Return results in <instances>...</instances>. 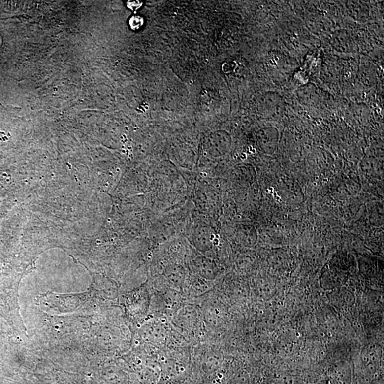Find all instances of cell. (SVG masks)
<instances>
[{
  "instance_id": "cell-1",
  "label": "cell",
  "mask_w": 384,
  "mask_h": 384,
  "mask_svg": "<svg viewBox=\"0 0 384 384\" xmlns=\"http://www.w3.org/2000/svg\"><path fill=\"white\" fill-rule=\"evenodd\" d=\"M280 133L276 128L267 127L262 128L257 132V141L262 152L266 155H272L278 148Z\"/></svg>"
},
{
  "instance_id": "cell-2",
  "label": "cell",
  "mask_w": 384,
  "mask_h": 384,
  "mask_svg": "<svg viewBox=\"0 0 384 384\" xmlns=\"http://www.w3.org/2000/svg\"><path fill=\"white\" fill-rule=\"evenodd\" d=\"M331 47L340 53H349L354 48V41L350 32L347 29L336 30L330 38Z\"/></svg>"
},
{
  "instance_id": "cell-3",
  "label": "cell",
  "mask_w": 384,
  "mask_h": 384,
  "mask_svg": "<svg viewBox=\"0 0 384 384\" xmlns=\"http://www.w3.org/2000/svg\"><path fill=\"white\" fill-rule=\"evenodd\" d=\"M193 270L203 279L211 280L217 275L216 265L211 259L204 256H196L192 260Z\"/></svg>"
},
{
  "instance_id": "cell-4",
  "label": "cell",
  "mask_w": 384,
  "mask_h": 384,
  "mask_svg": "<svg viewBox=\"0 0 384 384\" xmlns=\"http://www.w3.org/2000/svg\"><path fill=\"white\" fill-rule=\"evenodd\" d=\"M347 9L349 15L355 21L364 22L369 19L370 9L365 2L358 1H348Z\"/></svg>"
},
{
  "instance_id": "cell-5",
  "label": "cell",
  "mask_w": 384,
  "mask_h": 384,
  "mask_svg": "<svg viewBox=\"0 0 384 384\" xmlns=\"http://www.w3.org/2000/svg\"><path fill=\"white\" fill-rule=\"evenodd\" d=\"M165 275L167 281L177 288H181L185 283V269L180 265H170L165 270Z\"/></svg>"
},
{
  "instance_id": "cell-6",
  "label": "cell",
  "mask_w": 384,
  "mask_h": 384,
  "mask_svg": "<svg viewBox=\"0 0 384 384\" xmlns=\"http://www.w3.org/2000/svg\"><path fill=\"white\" fill-rule=\"evenodd\" d=\"M318 96V91L314 86L303 87L298 93L299 98L301 100L302 103H312L316 101Z\"/></svg>"
},
{
  "instance_id": "cell-7",
  "label": "cell",
  "mask_w": 384,
  "mask_h": 384,
  "mask_svg": "<svg viewBox=\"0 0 384 384\" xmlns=\"http://www.w3.org/2000/svg\"><path fill=\"white\" fill-rule=\"evenodd\" d=\"M308 27L310 28V30L313 31V32L318 33V34H321L325 32L326 29V24L325 19L323 18L315 17L313 19L308 20V22L307 23Z\"/></svg>"
},
{
  "instance_id": "cell-8",
  "label": "cell",
  "mask_w": 384,
  "mask_h": 384,
  "mask_svg": "<svg viewBox=\"0 0 384 384\" xmlns=\"http://www.w3.org/2000/svg\"><path fill=\"white\" fill-rule=\"evenodd\" d=\"M143 24V19L138 16H134L129 20V26L134 30L138 29Z\"/></svg>"
},
{
  "instance_id": "cell-9",
  "label": "cell",
  "mask_w": 384,
  "mask_h": 384,
  "mask_svg": "<svg viewBox=\"0 0 384 384\" xmlns=\"http://www.w3.org/2000/svg\"><path fill=\"white\" fill-rule=\"evenodd\" d=\"M134 4H133V2L132 1H129L128 4V6H130L133 5V7L131 9H134V6H135V9H137V8H139V6L142 5V4H139V1H134Z\"/></svg>"
}]
</instances>
